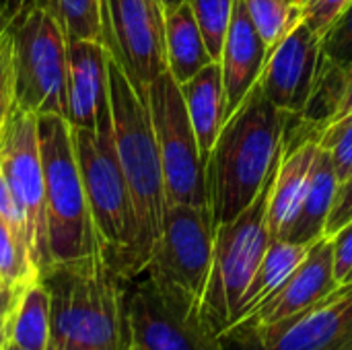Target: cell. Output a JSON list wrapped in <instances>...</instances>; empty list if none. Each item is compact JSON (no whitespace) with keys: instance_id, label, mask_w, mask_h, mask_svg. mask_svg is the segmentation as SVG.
Returning a JSON list of instances; mask_svg holds the SVG:
<instances>
[{"instance_id":"4dcf8cb0","label":"cell","mask_w":352,"mask_h":350,"mask_svg":"<svg viewBox=\"0 0 352 350\" xmlns=\"http://www.w3.org/2000/svg\"><path fill=\"white\" fill-rule=\"evenodd\" d=\"M352 221V173L338 182L336 194H334V202H332V210L326 223V237H334L342 227H346Z\"/></svg>"},{"instance_id":"d590c367","label":"cell","mask_w":352,"mask_h":350,"mask_svg":"<svg viewBox=\"0 0 352 350\" xmlns=\"http://www.w3.org/2000/svg\"><path fill=\"white\" fill-rule=\"evenodd\" d=\"M19 295H21V293H14V291H10L8 287H4V285L0 283V320L14 307Z\"/></svg>"},{"instance_id":"cb8c5ba5","label":"cell","mask_w":352,"mask_h":350,"mask_svg":"<svg viewBox=\"0 0 352 350\" xmlns=\"http://www.w3.org/2000/svg\"><path fill=\"white\" fill-rule=\"evenodd\" d=\"M268 52L274 50L303 19L299 0H243Z\"/></svg>"},{"instance_id":"f1b7e54d","label":"cell","mask_w":352,"mask_h":350,"mask_svg":"<svg viewBox=\"0 0 352 350\" xmlns=\"http://www.w3.org/2000/svg\"><path fill=\"white\" fill-rule=\"evenodd\" d=\"M322 54L344 70L352 68V2L322 37Z\"/></svg>"},{"instance_id":"8992f818","label":"cell","mask_w":352,"mask_h":350,"mask_svg":"<svg viewBox=\"0 0 352 350\" xmlns=\"http://www.w3.org/2000/svg\"><path fill=\"white\" fill-rule=\"evenodd\" d=\"M70 128L103 260L120 278L128 281L136 229L130 192L118 159L113 120L99 124L95 132Z\"/></svg>"},{"instance_id":"74e56055","label":"cell","mask_w":352,"mask_h":350,"mask_svg":"<svg viewBox=\"0 0 352 350\" xmlns=\"http://www.w3.org/2000/svg\"><path fill=\"white\" fill-rule=\"evenodd\" d=\"M161 2H163V6H165V12H167V10H173L175 6L184 4L186 0H161Z\"/></svg>"},{"instance_id":"9c48e42d","label":"cell","mask_w":352,"mask_h":350,"mask_svg":"<svg viewBox=\"0 0 352 350\" xmlns=\"http://www.w3.org/2000/svg\"><path fill=\"white\" fill-rule=\"evenodd\" d=\"M146 103L159 144L167 204L208 206L206 161L202 159L182 89L169 70L151 83Z\"/></svg>"},{"instance_id":"9a60e30c","label":"cell","mask_w":352,"mask_h":350,"mask_svg":"<svg viewBox=\"0 0 352 350\" xmlns=\"http://www.w3.org/2000/svg\"><path fill=\"white\" fill-rule=\"evenodd\" d=\"M338 287L340 283L334 272V239L324 235L311 243L305 260L295 268V272L237 324L248 328H266L293 320L324 301Z\"/></svg>"},{"instance_id":"30bf717a","label":"cell","mask_w":352,"mask_h":350,"mask_svg":"<svg viewBox=\"0 0 352 350\" xmlns=\"http://www.w3.org/2000/svg\"><path fill=\"white\" fill-rule=\"evenodd\" d=\"M0 173L6 179L16 204L21 206L27 229L31 260L39 278L52 268L47 250L45 179L39 146L37 116L14 109L0 132Z\"/></svg>"},{"instance_id":"7402d4cb","label":"cell","mask_w":352,"mask_h":350,"mask_svg":"<svg viewBox=\"0 0 352 350\" xmlns=\"http://www.w3.org/2000/svg\"><path fill=\"white\" fill-rule=\"evenodd\" d=\"M309 248L311 245L293 243L287 239H270V245L243 295L241 318H245L260 301H264L274 289H278L295 272V268L305 260Z\"/></svg>"},{"instance_id":"d6986e66","label":"cell","mask_w":352,"mask_h":350,"mask_svg":"<svg viewBox=\"0 0 352 350\" xmlns=\"http://www.w3.org/2000/svg\"><path fill=\"white\" fill-rule=\"evenodd\" d=\"M336 188H338V177H336L332 155H330V151L320 146V153L311 167L307 192L303 196V202L299 206L295 221L291 223V227L283 239L293 241V243L311 245L314 241L324 237Z\"/></svg>"},{"instance_id":"4fadbf2b","label":"cell","mask_w":352,"mask_h":350,"mask_svg":"<svg viewBox=\"0 0 352 350\" xmlns=\"http://www.w3.org/2000/svg\"><path fill=\"white\" fill-rule=\"evenodd\" d=\"M124 350H223L200 320L175 311L140 274L124 281Z\"/></svg>"},{"instance_id":"3957f363","label":"cell","mask_w":352,"mask_h":350,"mask_svg":"<svg viewBox=\"0 0 352 350\" xmlns=\"http://www.w3.org/2000/svg\"><path fill=\"white\" fill-rule=\"evenodd\" d=\"M41 281L52 305L45 350H124V278L103 256L54 266Z\"/></svg>"},{"instance_id":"44dd1931","label":"cell","mask_w":352,"mask_h":350,"mask_svg":"<svg viewBox=\"0 0 352 350\" xmlns=\"http://www.w3.org/2000/svg\"><path fill=\"white\" fill-rule=\"evenodd\" d=\"M52 326L50 291L39 278L31 283L8 311V342L29 350H45Z\"/></svg>"},{"instance_id":"5bb4252c","label":"cell","mask_w":352,"mask_h":350,"mask_svg":"<svg viewBox=\"0 0 352 350\" xmlns=\"http://www.w3.org/2000/svg\"><path fill=\"white\" fill-rule=\"evenodd\" d=\"M320 64L322 37L301 19L295 29L268 52L258 83L280 111L301 116L311 97Z\"/></svg>"},{"instance_id":"52a82bcc","label":"cell","mask_w":352,"mask_h":350,"mask_svg":"<svg viewBox=\"0 0 352 350\" xmlns=\"http://www.w3.org/2000/svg\"><path fill=\"white\" fill-rule=\"evenodd\" d=\"M214 231L210 206L167 204L161 237L142 272L155 291L190 320H200Z\"/></svg>"},{"instance_id":"484cf974","label":"cell","mask_w":352,"mask_h":350,"mask_svg":"<svg viewBox=\"0 0 352 350\" xmlns=\"http://www.w3.org/2000/svg\"><path fill=\"white\" fill-rule=\"evenodd\" d=\"M237 0H190L206 47L212 60L221 58V50L227 37V29L231 25L233 8Z\"/></svg>"},{"instance_id":"d6a6232c","label":"cell","mask_w":352,"mask_h":350,"mask_svg":"<svg viewBox=\"0 0 352 350\" xmlns=\"http://www.w3.org/2000/svg\"><path fill=\"white\" fill-rule=\"evenodd\" d=\"M334 272L342 285L352 272V221L334 237Z\"/></svg>"},{"instance_id":"8d00e7d4","label":"cell","mask_w":352,"mask_h":350,"mask_svg":"<svg viewBox=\"0 0 352 350\" xmlns=\"http://www.w3.org/2000/svg\"><path fill=\"white\" fill-rule=\"evenodd\" d=\"M6 340H8V314L0 320V350L4 349Z\"/></svg>"},{"instance_id":"ac0fdd59","label":"cell","mask_w":352,"mask_h":350,"mask_svg":"<svg viewBox=\"0 0 352 350\" xmlns=\"http://www.w3.org/2000/svg\"><path fill=\"white\" fill-rule=\"evenodd\" d=\"M179 89L198 138L202 159L208 161L212 146L227 122V95L221 62H210L188 83L179 85Z\"/></svg>"},{"instance_id":"6da1fadb","label":"cell","mask_w":352,"mask_h":350,"mask_svg":"<svg viewBox=\"0 0 352 350\" xmlns=\"http://www.w3.org/2000/svg\"><path fill=\"white\" fill-rule=\"evenodd\" d=\"M291 113L280 111L260 83L227 118L206 161L208 206L214 227L233 221L260 194L283 155Z\"/></svg>"},{"instance_id":"836d02e7","label":"cell","mask_w":352,"mask_h":350,"mask_svg":"<svg viewBox=\"0 0 352 350\" xmlns=\"http://www.w3.org/2000/svg\"><path fill=\"white\" fill-rule=\"evenodd\" d=\"M37 4V0H0V31L14 27Z\"/></svg>"},{"instance_id":"7a4b0ae2","label":"cell","mask_w":352,"mask_h":350,"mask_svg":"<svg viewBox=\"0 0 352 350\" xmlns=\"http://www.w3.org/2000/svg\"><path fill=\"white\" fill-rule=\"evenodd\" d=\"M109 103L118 159L134 210V250L128 281L140 276L161 237L167 208L165 177L148 103L109 56Z\"/></svg>"},{"instance_id":"e0dca14e","label":"cell","mask_w":352,"mask_h":350,"mask_svg":"<svg viewBox=\"0 0 352 350\" xmlns=\"http://www.w3.org/2000/svg\"><path fill=\"white\" fill-rule=\"evenodd\" d=\"M268 58V45L258 33L243 0L235 2L231 25L221 50V70L227 95V118L258 83Z\"/></svg>"},{"instance_id":"ffe728a7","label":"cell","mask_w":352,"mask_h":350,"mask_svg":"<svg viewBox=\"0 0 352 350\" xmlns=\"http://www.w3.org/2000/svg\"><path fill=\"white\" fill-rule=\"evenodd\" d=\"M165 41H167V70L177 85L188 83L212 60L190 0L165 12Z\"/></svg>"},{"instance_id":"f546056e","label":"cell","mask_w":352,"mask_h":350,"mask_svg":"<svg viewBox=\"0 0 352 350\" xmlns=\"http://www.w3.org/2000/svg\"><path fill=\"white\" fill-rule=\"evenodd\" d=\"M303 10V21L324 37L330 27L342 17L352 0H299Z\"/></svg>"},{"instance_id":"2e32d148","label":"cell","mask_w":352,"mask_h":350,"mask_svg":"<svg viewBox=\"0 0 352 350\" xmlns=\"http://www.w3.org/2000/svg\"><path fill=\"white\" fill-rule=\"evenodd\" d=\"M68 66V124L95 132L111 118L109 52L101 41H70Z\"/></svg>"},{"instance_id":"4316f807","label":"cell","mask_w":352,"mask_h":350,"mask_svg":"<svg viewBox=\"0 0 352 350\" xmlns=\"http://www.w3.org/2000/svg\"><path fill=\"white\" fill-rule=\"evenodd\" d=\"M318 142L322 149L330 151L338 182L346 179L352 173V113L324 128Z\"/></svg>"},{"instance_id":"83f0119b","label":"cell","mask_w":352,"mask_h":350,"mask_svg":"<svg viewBox=\"0 0 352 350\" xmlns=\"http://www.w3.org/2000/svg\"><path fill=\"white\" fill-rule=\"evenodd\" d=\"M16 109L12 27L0 31V132Z\"/></svg>"},{"instance_id":"d4e9b609","label":"cell","mask_w":352,"mask_h":350,"mask_svg":"<svg viewBox=\"0 0 352 350\" xmlns=\"http://www.w3.org/2000/svg\"><path fill=\"white\" fill-rule=\"evenodd\" d=\"M35 281H39V274L27 243L0 217V283L14 293H23Z\"/></svg>"},{"instance_id":"7c38bea8","label":"cell","mask_w":352,"mask_h":350,"mask_svg":"<svg viewBox=\"0 0 352 350\" xmlns=\"http://www.w3.org/2000/svg\"><path fill=\"white\" fill-rule=\"evenodd\" d=\"M219 340L223 350H352V281L293 320L266 328L235 324Z\"/></svg>"},{"instance_id":"ab89813d","label":"cell","mask_w":352,"mask_h":350,"mask_svg":"<svg viewBox=\"0 0 352 350\" xmlns=\"http://www.w3.org/2000/svg\"><path fill=\"white\" fill-rule=\"evenodd\" d=\"M349 281H352V272H351V274H349V278H346L344 283H349Z\"/></svg>"},{"instance_id":"8fae6325","label":"cell","mask_w":352,"mask_h":350,"mask_svg":"<svg viewBox=\"0 0 352 350\" xmlns=\"http://www.w3.org/2000/svg\"><path fill=\"white\" fill-rule=\"evenodd\" d=\"M103 45L146 101L151 83L167 70L161 0H103Z\"/></svg>"},{"instance_id":"f35d334b","label":"cell","mask_w":352,"mask_h":350,"mask_svg":"<svg viewBox=\"0 0 352 350\" xmlns=\"http://www.w3.org/2000/svg\"><path fill=\"white\" fill-rule=\"evenodd\" d=\"M2 350H29V349L16 347V344H12V342H8V340H6V344H4V349H2Z\"/></svg>"},{"instance_id":"277c9868","label":"cell","mask_w":352,"mask_h":350,"mask_svg":"<svg viewBox=\"0 0 352 350\" xmlns=\"http://www.w3.org/2000/svg\"><path fill=\"white\" fill-rule=\"evenodd\" d=\"M37 126L43 159L47 250L52 268L82 264L103 256L68 120L60 116H39Z\"/></svg>"},{"instance_id":"5b68a950","label":"cell","mask_w":352,"mask_h":350,"mask_svg":"<svg viewBox=\"0 0 352 350\" xmlns=\"http://www.w3.org/2000/svg\"><path fill=\"white\" fill-rule=\"evenodd\" d=\"M276 167L278 163L241 215L217 225L212 266L200 305V320L217 338L239 322L243 295L270 245L268 200Z\"/></svg>"},{"instance_id":"ba28073f","label":"cell","mask_w":352,"mask_h":350,"mask_svg":"<svg viewBox=\"0 0 352 350\" xmlns=\"http://www.w3.org/2000/svg\"><path fill=\"white\" fill-rule=\"evenodd\" d=\"M68 43L56 17L39 4L12 27L19 109L68 120Z\"/></svg>"},{"instance_id":"1f68e13d","label":"cell","mask_w":352,"mask_h":350,"mask_svg":"<svg viewBox=\"0 0 352 350\" xmlns=\"http://www.w3.org/2000/svg\"><path fill=\"white\" fill-rule=\"evenodd\" d=\"M0 217L19 233V237L27 243L29 254H31V245H29V229H27V219L21 210V206L16 204L6 179L0 173Z\"/></svg>"},{"instance_id":"e575fe53","label":"cell","mask_w":352,"mask_h":350,"mask_svg":"<svg viewBox=\"0 0 352 350\" xmlns=\"http://www.w3.org/2000/svg\"><path fill=\"white\" fill-rule=\"evenodd\" d=\"M351 113H352V68L349 70V85H346L344 97H342V101H340V107H338V111H336V116H334L332 124H334V122L344 120V118H346V116H351Z\"/></svg>"},{"instance_id":"603a6c76","label":"cell","mask_w":352,"mask_h":350,"mask_svg":"<svg viewBox=\"0 0 352 350\" xmlns=\"http://www.w3.org/2000/svg\"><path fill=\"white\" fill-rule=\"evenodd\" d=\"M47 8L68 41H101L103 43V0H37Z\"/></svg>"}]
</instances>
